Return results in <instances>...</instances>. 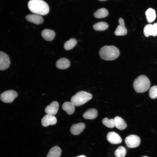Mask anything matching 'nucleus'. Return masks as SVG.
I'll return each mask as SVG.
<instances>
[{"label":"nucleus","instance_id":"6","mask_svg":"<svg viewBox=\"0 0 157 157\" xmlns=\"http://www.w3.org/2000/svg\"><path fill=\"white\" fill-rule=\"evenodd\" d=\"M125 142L127 147L135 148L139 146L141 140L138 136L135 135H131L126 138Z\"/></svg>","mask_w":157,"mask_h":157},{"label":"nucleus","instance_id":"28","mask_svg":"<svg viewBox=\"0 0 157 157\" xmlns=\"http://www.w3.org/2000/svg\"><path fill=\"white\" fill-rule=\"evenodd\" d=\"M153 25L155 28L156 31L157 33V23H154Z\"/></svg>","mask_w":157,"mask_h":157},{"label":"nucleus","instance_id":"1","mask_svg":"<svg viewBox=\"0 0 157 157\" xmlns=\"http://www.w3.org/2000/svg\"><path fill=\"white\" fill-rule=\"evenodd\" d=\"M28 6L31 12L40 15H46L49 10L48 5L42 0H30Z\"/></svg>","mask_w":157,"mask_h":157},{"label":"nucleus","instance_id":"17","mask_svg":"<svg viewBox=\"0 0 157 157\" xmlns=\"http://www.w3.org/2000/svg\"><path fill=\"white\" fill-rule=\"evenodd\" d=\"M115 127L120 130L125 129L127 127V124L125 121L121 117L117 116L114 119Z\"/></svg>","mask_w":157,"mask_h":157},{"label":"nucleus","instance_id":"19","mask_svg":"<svg viewBox=\"0 0 157 157\" xmlns=\"http://www.w3.org/2000/svg\"><path fill=\"white\" fill-rule=\"evenodd\" d=\"M62 108L69 115L72 114L75 109L74 105L72 102L69 101L65 102L62 105Z\"/></svg>","mask_w":157,"mask_h":157},{"label":"nucleus","instance_id":"30","mask_svg":"<svg viewBox=\"0 0 157 157\" xmlns=\"http://www.w3.org/2000/svg\"><path fill=\"white\" fill-rule=\"evenodd\" d=\"M99 1H106L107 0H99Z\"/></svg>","mask_w":157,"mask_h":157},{"label":"nucleus","instance_id":"10","mask_svg":"<svg viewBox=\"0 0 157 157\" xmlns=\"http://www.w3.org/2000/svg\"><path fill=\"white\" fill-rule=\"evenodd\" d=\"M106 137L108 141L112 144H119L122 142V139L120 136L114 131L108 132Z\"/></svg>","mask_w":157,"mask_h":157},{"label":"nucleus","instance_id":"12","mask_svg":"<svg viewBox=\"0 0 157 157\" xmlns=\"http://www.w3.org/2000/svg\"><path fill=\"white\" fill-rule=\"evenodd\" d=\"M25 18L28 21L37 24H41L44 21L43 18L40 15L36 14L28 15Z\"/></svg>","mask_w":157,"mask_h":157},{"label":"nucleus","instance_id":"22","mask_svg":"<svg viewBox=\"0 0 157 157\" xmlns=\"http://www.w3.org/2000/svg\"><path fill=\"white\" fill-rule=\"evenodd\" d=\"M147 18L148 22L151 23L153 22L156 17V13L154 10L149 8L145 12Z\"/></svg>","mask_w":157,"mask_h":157},{"label":"nucleus","instance_id":"18","mask_svg":"<svg viewBox=\"0 0 157 157\" xmlns=\"http://www.w3.org/2000/svg\"><path fill=\"white\" fill-rule=\"evenodd\" d=\"M97 115V111L95 108H91L87 110L83 114V117L85 119H92Z\"/></svg>","mask_w":157,"mask_h":157},{"label":"nucleus","instance_id":"31","mask_svg":"<svg viewBox=\"0 0 157 157\" xmlns=\"http://www.w3.org/2000/svg\"><path fill=\"white\" fill-rule=\"evenodd\" d=\"M142 157H147V156H143Z\"/></svg>","mask_w":157,"mask_h":157},{"label":"nucleus","instance_id":"23","mask_svg":"<svg viewBox=\"0 0 157 157\" xmlns=\"http://www.w3.org/2000/svg\"><path fill=\"white\" fill-rule=\"evenodd\" d=\"M108 27V24L104 22H98L94 24L93 26V28L94 30L99 31H104Z\"/></svg>","mask_w":157,"mask_h":157},{"label":"nucleus","instance_id":"5","mask_svg":"<svg viewBox=\"0 0 157 157\" xmlns=\"http://www.w3.org/2000/svg\"><path fill=\"white\" fill-rule=\"evenodd\" d=\"M17 93L14 90H9L5 91L0 95L1 100L5 103H10L17 97Z\"/></svg>","mask_w":157,"mask_h":157},{"label":"nucleus","instance_id":"9","mask_svg":"<svg viewBox=\"0 0 157 157\" xmlns=\"http://www.w3.org/2000/svg\"><path fill=\"white\" fill-rule=\"evenodd\" d=\"M57 122V119L55 116L47 114L42 119L41 123L42 126L46 127L49 125H54Z\"/></svg>","mask_w":157,"mask_h":157},{"label":"nucleus","instance_id":"20","mask_svg":"<svg viewBox=\"0 0 157 157\" xmlns=\"http://www.w3.org/2000/svg\"><path fill=\"white\" fill-rule=\"evenodd\" d=\"M62 150L59 147L55 146L51 148L49 151L47 157H59Z\"/></svg>","mask_w":157,"mask_h":157},{"label":"nucleus","instance_id":"11","mask_svg":"<svg viewBox=\"0 0 157 157\" xmlns=\"http://www.w3.org/2000/svg\"><path fill=\"white\" fill-rule=\"evenodd\" d=\"M59 106V104L58 102L53 101L45 108V111L47 114L55 115L57 113Z\"/></svg>","mask_w":157,"mask_h":157},{"label":"nucleus","instance_id":"15","mask_svg":"<svg viewBox=\"0 0 157 157\" xmlns=\"http://www.w3.org/2000/svg\"><path fill=\"white\" fill-rule=\"evenodd\" d=\"M41 35L43 38L47 41H51L54 38L56 34L52 30L49 29H46L41 32Z\"/></svg>","mask_w":157,"mask_h":157},{"label":"nucleus","instance_id":"25","mask_svg":"<svg viewBox=\"0 0 157 157\" xmlns=\"http://www.w3.org/2000/svg\"><path fill=\"white\" fill-rule=\"evenodd\" d=\"M126 153L125 148L122 146L119 147L114 153L115 157H124Z\"/></svg>","mask_w":157,"mask_h":157},{"label":"nucleus","instance_id":"16","mask_svg":"<svg viewBox=\"0 0 157 157\" xmlns=\"http://www.w3.org/2000/svg\"><path fill=\"white\" fill-rule=\"evenodd\" d=\"M143 32L144 35L146 37L150 35L154 36L157 35V33L153 25L151 24H147L144 26Z\"/></svg>","mask_w":157,"mask_h":157},{"label":"nucleus","instance_id":"26","mask_svg":"<svg viewBox=\"0 0 157 157\" xmlns=\"http://www.w3.org/2000/svg\"><path fill=\"white\" fill-rule=\"evenodd\" d=\"M102 123L108 128H113L115 126V121L113 119H109L107 117H105L102 120Z\"/></svg>","mask_w":157,"mask_h":157},{"label":"nucleus","instance_id":"27","mask_svg":"<svg viewBox=\"0 0 157 157\" xmlns=\"http://www.w3.org/2000/svg\"><path fill=\"white\" fill-rule=\"evenodd\" d=\"M149 96L151 99L157 98V86L154 85L150 88L149 91Z\"/></svg>","mask_w":157,"mask_h":157},{"label":"nucleus","instance_id":"8","mask_svg":"<svg viewBox=\"0 0 157 157\" xmlns=\"http://www.w3.org/2000/svg\"><path fill=\"white\" fill-rule=\"evenodd\" d=\"M119 24L114 32V34L116 36H122L126 35L127 33V30L125 26L124 19L120 18L118 20Z\"/></svg>","mask_w":157,"mask_h":157},{"label":"nucleus","instance_id":"3","mask_svg":"<svg viewBox=\"0 0 157 157\" xmlns=\"http://www.w3.org/2000/svg\"><path fill=\"white\" fill-rule=\"evenodd\" d=\"M150 81L147 76L141 75L134 80L133 87L135 91L139 93L144 92L147 91L150 86Z\"/></svg>","mask_w":157,"mask_h":157},{"label":"nucleus","instance_id":"2","mask_svg":"<svg viewBox=\"0 0 157 157\" xmlns=\"http://www.w3.org/2000/svg\"><path fill=\"white\" fill-rule=\"evenodd\" d=\"M100 58L105 60H112L117 59L119 56L120 52L118 49L113 46H104L99 51Z\"/></svg>","mask_w":157,"mask_h":157},{"label":"nucleus","instance_id":"7","mask_svg":"<svg viewBox=\"0 0 157 157\" xmlns=\"http://www.w3.org/2000/svg\"><path fill=\"white\" fill-rule=\"evenodd\" d=\"M10 64V60L8 56L4 52L0 51V70L7 69Z\"/></svg>","mask_w":157,"mask_h":157},{"label":"nucleus","instance_id":"13","mask_svg":"<svg viewBox=\"0 0 157 157\" xmlns=\"http://www.w3.org/2000/svg\"><path fill=\"white\" fill-rule=\"evenodd\" d=\"M85 128V125L83 123L75 124L71 127L70 131L73 135H78L80 134Z\"/></svg>","mask_w":157,"mask_h":157},{"label":"nucleus","instance_id":"21","mask_svg":"<svg viewBox=\"0 0 157 157\" xmlns=\"http://www.w3.org/2000/svg\"><path fill=\"white\" fill-rule=\"evenodd\" d=\"M108 15V11L105 8L99 9L94 13V16L96 18L99 19L105 17Z\"/></svg>","mask_w":157,"mask_h":157},{"label":"nucleus","instance_id":"24","mask_svg":"<svg viewBox=\"0 0 157 157\" xmlns=\"http://www.w3.org/2000/svg\"><path fill=\"white\" fill-rule=\"evenodd\" d=\"M77 43V40L74 38H71L67 41L64 44L65 49L68 50L72 49L75 46Z\"/></svg>","mask_w":157,"mask_h":157},{"label":"nucleus","instance_id":"14","mask_svg":"<svg viewBox=\"0 0 157 157\" xmlns=\"http://www.w3.org/2000/svg\"><path fill=\"white\" fill-rule=\"evenodd\" d=\"M70 65L69 60L67 59L63 58L58 60L56 63V67L60 69H64L69 67Z\"/></svg>","mask_w":157,"mask_h":157},{"label":"nucleus","instance_id":"29","mask_svg":"<svg viewBox=\"0 0 157 157\" xmlns=\"http://www.w3.org/2000/svg\"><path fill=\"white\" fill-rule=\"evenodd\" d=\"M76 157H86L85 155H82L78 156Z\"/></svg>","mask_w":157,"mask_h":157},{"label":"nucleus","instance_id":"4","mask_svg":"<svg viewBox=\"0 0 157 157\" xmlns=\"http://www.w3.org/2000/svg\"><path fill=\"white\" fill-rule=\"evenodd\" d=\"M92 95L91 94L84 91H80L77 92L71 99V101L75 106H81L91 99Z\"/></svg>","mask_w":157,"mask_h":157}]
</instances>
